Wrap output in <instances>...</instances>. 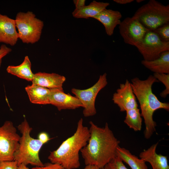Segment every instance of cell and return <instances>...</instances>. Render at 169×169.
<instances>
[{
    "instance_id": "4316f807",
    "label": "cell",
    "mask_w": 169,
    "mask_h": 169,
    "mask_svg": "<svg viewBox=\"0 0 169 169\" xmlns=\"http://www.w3.org/2000/svg\"><path fill=\"white\" fill-rule=\"evenodd\" d=\"M31 169H65L61 165L51 162H48L44 164L42 166H35Z\"/></svg>"
},
{
    "instance_id": "7402d4cb",
    "label": "cell",
    "mask_w": 169,
    "mask_h": 169,
    "mask_svg": "<svg viewBox=\"0 0 169 169\" xmlns=\"http://www.w3.org/2000/svg\"><path fill=\"white\" fill-rule=\"evenodd\" d=\"M126 112L124 123L134 131H140L142 128V119L140 109L138 107L136 108Z\"/></svg>"
},
{
    "instance_id": "5b68a950",
    "label": "cell",
    "mask_w": 169,
    "mask_h": 169,
    "mask_svg": "<svg viewBox=\"0 0 169 169\" xmlns=\"http://www.w3.org/2000/svg\"><path fill=\"white\" fill-rule=\"evenodd\" d=\"M133 17L146 28L153 31L169 23V5L150 0L139 8Z\"/></svg>"
},
{
    "instance_id": "e0dca14e",
    "label": "cell",
    "mask_w": 169,
    "mask_h": 169,
    "mask_svg": "<svg viewBox=\"0 0 169 169\" xmlns=\"http://www.w3.org/2000/svg\"><path fill=\"white\" fill-rule=\"evenodd\" d=\"M110 5L108 3L93 1L90 4L79 9H75L72 13L73 17L77 18H93Z\"/></svg>"
},
{
    "instance_id": "ba28073f",
    "label": "cell",
    "mask_w": 169,
    "mask_h": 169,
    "mask_svg": "<svg viewBox=\"0 0 169 169\" xmlns=\"http://www.w3.org/2000/svg\"><path fill=\"white\" fill-rule=\"evenodd\" d=\"M106 73L100 75L97 81L92 86L86 89L72 88L71 91L83 105V114L85 117L93 116L96 113L95 103L99 92L108 84Z\"/></svg>"
},
{
    "instance_id": "30bf717a",
    "label": "cell",
    "mask_w": 169,
    "mask_h": 169,
    "mask_svg": "<svg viewBox=\"0 0 169 169\" xmlns=\"http://www.w3.org/2000/svg\"><path fill=\"white\" fill-rule=\"evenodd\" d=\"M119 29L124 42L136 47L141 42L146 33L150 30L133 16L127 17L121 21Z\"/></svg>"
},
{
    "instance_id": "f546056e",
    "label": "cell",
    "mask_w": 169,
    "mask_h": 169,
    "mask_svg": "<svg viewBox=\"0 0 169 169\" xmlns=\"http://www.w3.org/2000/svg\"><path fill=\"white\" fill-rule=\"evenodd\" d=\"M73 2L75 6V9L80 8L85 6V0H74Z\"/></svg>"
},
{
    "instance_id": "52a82bcc",
    "label": "cell",
    "mask_w": 169,
    "mask_h": 169,
    "mask_svg": "<svg viewBox=\"0 0 169 169\" xmlns=\"http://www.w3.org/2000/svg\"><path fill=\"white\" fill-rule=\"evenodd\" d=\"M20 137L11 121H6L0 126V162L13 160Z\"/></svg>"
},
{
    "instance_id": "8992f818",
    "label": "cell",
    "mask_w": 169,
    "mask_h": 169,
    "mask_svg": "<svg viewBox=\"0 0 169 169\" xmlns=\"http://www.w3.org/2000/svg\"><path fill=\"white\" fill-rule=\"evenodd\" d=\"M14 19L18 39L23 43L33 44L39 40L44 23L32 12H19Z\"/></svg>"
},
{
    "instance_id": "484cf974",
    "label": "cell",
    "mask_w": 169,
    "mask_h": 169,
    "mask_svg": "<svg viewBox=\"0 0 169 169\" xmlns=\"http://www.w3.org/2000/svg\"><path fill=\"white\" fill-rule=\"evenodd\" d=\"M18 166L17 162L14 160L0 162V169H17Z\"/></svg>"
},
{
    "instance_id": "9c48e42d",
    "label": "cell",
    "mask_w": 169,
    "mask_h": 169,
    "mask_svg": "<svg viewBox=\"0 0 169 169\" xmlns=\"http://www.w3.org/2000/svg\"><path fill=\"white\" fill-rule=\"evenodd\" d=\"M136 47L143 60L150 61L158 58L163 52L169 51V42L163 41L156 33L149 30Z\"/></svg>"
},
{
    "instance_id": "5bb4252c",
    "label": "cell",
    "mask_w": 169,
    "mask_h": 169,
    "mask_svg": "<svg viewBox=\"0 0 169 169\" xmlns=\"http://www.w3.org/2000/svg\"><path fill=\"white\" fill-rule=\"evenodd\" d=\"M66 80L63 76L55 73L39 72L34 74L32 84L38 85L49 89H63V84Z\"/></svg>"
},
{
    "instance_id": "d6986e66",
    "label": "cell",
    "mask_w": 169,
    "mask_h": 169,
    "mask_svg": "<svg viewBox=\"0 0 169 169\" xmlns=\"http://www.w3.org/2000/svg\"><path fill=\"white\" fill-rule=\"evenodd\" d=\"M141 63L154 73L169 74V51L163 52L156 59L150 61L143 60Z\"/></svg>"
},
{
    "instance_id": "277c9868",
    "label": "cell",
    "mask_w": 169,
    "mask_h": 169,
    "mask_svg": "<svg viewBox=\"0 0 169 169\" xmlns=\"http://www.w3.org/2000/svg\"><path fill=\"white\" fill-rule=\"evenodd\" d=\"M22 136L20 137L18 147L14 155V160L18 165L30 164L35 166H42L44 164L41 161L39 152L44 144L39 140L30 136L32 128L25 118L18 126Z\"/></svg>"
},
{
    "instance_id": "ffe728a7",
    "label": "cell",
    "mask_w": 169,
    "mask_h": 169,
    "mask_svg": "<svg viewBox=\"0 0 169 169\" xmlns=\"http://www.w3.org/2000/svg\"><path fill=\"white\" fill-rule=\"evenodd\" d=\"M31 63L28 56L25 57L23 61L17 66L9 65L6 69L8 73L28 81H32L34 74L31 69Z\"/></svg>"
},
{
    "instance_id": "8fae6325",
    "label": "cell",
    "mask_w": 169,
    "mask_h": 169,
    "mask_svg": "<svg viewBox=\"0 0 169 169\" xmlns=\"http://www.w3.org/2000/svg\"><path fill=\"white\" fill-rule=\"evenodd\" d=\"M112 100L121 112L138 107L131 82L127 79L124 83L120 84L119 87L113 95Z\"/></svg>"
},
{
    "instance_id": "4fadbf2b",
    "label": "cell",
    "mask_w": 169,
    "mask_h": 169,
    "mask_svg": "<svg viewBox=\"0 0 169 169\" xmlns=\"http://www.w3.org/2000/svg\"><path fill=\"white\" fill-rule=\"evenodd\" d=\"M14 19L0 13V43L11 46L16 44L18 39Z\"/></svg>"
},
{
    "instance_id": "f1b7e54d",
    "label": "cell",
    "mask_w": 169,
    "mask_h": 169,
    "mask_svg": "<svg viewBox=\"0 0 169 169\" xmlns=\"http://www.w3.org/2000/svg\"><path fill=\"white\" fill-rule=\"evenodd\" d=\"M38 139L44 144L47 143L51 139L50 138L49 135L46 132L40 133L38 136Z\"/></svg>"
},
{
    "instance_id": "cb8c5ba5",
    "label": "cell",
    "mask_w": 169,
    "mask_h": 169,
    "mask_svg": "<svg viewBox=\"0 0 169 169\" xmlns=\"http://www.w3.org/2000/svg\"><path fill=\"white\" fill-rule=\"evenodd\" d=\"M103 169H128L123 161L117 155L103 168Z\"/></svg>"
},
{
    "instance_id": "7a4b0ae2",
    "label": "cell",
    "mask_w": 169,
    "mask_h": 169,
    "mask_svg": "<svg viewBox=\"0 0 169 169\" xmlns=\"http://www.w3.org/2000/svg\"><path fill=\"white\" fill-rule=\"evenodd\" d=\"M159 82L151 75L145 80L134 78L131 82L133 92L140 105L141 113L145 125L144 136L147 139L150 138L156 131V124L153 117L154 112L160 109L169 110V103L160 101L152 91L153 84Z\"/></svg>"
},
{
    "instance_id": "ac0fdd59",
    "label": "cell",
    "mask_w": 169,
    "mask_h": 169,
    "mask_svg": "<svg viewBox=\"0 0 169 169\" xmlns=\"http://www.w3.org/2000/svg\"><path fill=\"white\" fill-rule=\"evenodd\" d=\"M30 101L33 103L41 105L50 104L49 96L50 89L32 84L25 88Z\"/></svg>"
},
{
    "instance_id": "9a60e30c",
    "label": "cell",
    "mask_w": 169,
    "mask_h": 169,
    "mask_svg": "<svg viewBox=\"0 0 169 169\" xmlns=\"http://www.w3.org/2000/svg\"><path fill=\"white\" fill-rule=\"evenodd\" d=\"M158 144L157 142L141 151L139 154L140 158L149 163L152 169H169L167 156L156 153Z\"/></svg>"
},
{
    "instance_id": "2e32d148",
    "label": "cell",
    "mask_w": 169,
    "mask_h": 169,
    "mask_svg": "<svg viewBox=\"0 0 169 169\" xmlns=\"http://www.w3.org/2000/svg\"><path fill=\"white\" fill-rule=\"evenodd\" d=\"M122 15L120 12L110 9H105L93 18L101 23L108 36L112 35L115 28L121 21Z\"/></svg>"
},
{
    "instance_id": "44dd1931",
    "label": "cell",
    "mask_w": 169,
    "mask_h": 169,
    "mask_svg": "<svg viewBox=\"0 0 169 169\" xmlns=\"http://www.w3.org/2000/svg\"><path fill=\"white\" fill-rule=\"evenodd\" d=\"M116 155L127 164L131 169H148L146 162L132 154L128 149L120 147L117 148Z\"/></svg>"
},
{
    "instance_id": "3957f363",
    "label": "cell",
    "mask_w": 169,
    "mask_h": 169,
    "mask_svg": "<svg viewBox=\"0 0 169 169\" xmlns=\"http://www.w3.org/2000/svg\"><path fill=\"white\" fill-rule=\"evenodd\" d=\"M90 136L89 128L83 125L80 118L75 131L64 141L56 150L50 152L48 159L52 163L58 164L65 169H76L80 166L79 153L87 144Z\"/></svg>"
},
{
    "instance_id": "7c38bea8",
    "label": "cell",
    "mask_w": 169,
    "mask_h": 169,
    "mask_svg": "<svg viewBox=\"0 0 169 169\" xmlns=\"http://www.w3.org/2000/svg\"><path fill=\"white\" fill-rule=\"evenodd\" d=\"M50 90L49 104L56 107L59 111L83 107L82 104L77 98L65 93L63 89H54Z\"/></svg>"
},
{
    "instance_id": "83f0119b",
    "label": "cell",
    "mask_w": 169,
    "mask_h": 169,
    "mask_svg": "<svg viewBox=\"0 0 169 169\" xmlns=\"http://www.w3.org/2000/svg\"><path fill=\"white\" fill-rule=\"evenodd\" d=\"M12 49L5 44H3L0 47V68L3 59L12 51Z\"/></svg>"
},
{
    "instance_id": "d4e9b609",
    "label": "cell",
    "mask_w": 169,
    "mask_h": 169,
    "mask_svg": "<svg viewBox=\"0 0 169 169\" xmlns=\"http://www.w3.org/2000/svg\"><path fill=\"white\" fill-rule=\"evenodd\" d=\"M163 41L169 42V23L162 25L153 30Z\"/></svg>"
},
{
    "instance_id": "6da1fadb",
    "label": "cell",
    "mask_w": 169,
    "mask_h": 169,
    "mask_svg": "<svg viewBox=\"0 0 169 169\" xmlns=\"http://www.w3.org/2000/svg\"><path fill=\"white\" fill-rule=\"evenodd\" d=\"M90 136L86 145L81 150L86 165L96 166L103 169L105 166L116 156L120 141L106 123L100 127L92 121L89 122Z\"/></svg>"
},
{
    "instance_id": "d6a6232c",
    "label": "cell",
    "mask_w": 169,
    "mask_h": 169,
    "mask_svg": "<svg viewBox=\"0 0 169 169\" xmlns=\"http://www.w3.org/2000/svg\"><path fill=\"white\" fill-rule=\"evenodd\" d=\"M17 169H29V168L26 165L23 164H21L18 165Z\"/></svg>"
},
{
    "instance_id": "603a6c76",
    "label": "cell",
    "mask_w": 169,
    "mask_h": 169,
    "mask_svg": "<svg viewBox=\"0 0 169 169\" xmlns=\"http://www.w3.org/2000/svg\"><path fill=\"white\" fill-rule=\"evenodd\" d=\"M153 76L164 85L165 88L160 93V95L161 97L165 98L169 94V74L154 73Z\"/></svg>"
},
{
    "instance_id": "1f68e13d",
    "label": "cell",
    "mask_w": 169,
    "mask_h": 169,
    "mask_svg": "<svg viewBox=\"0 0 169 169\" xmlns=\"http://www.w3.org/2000/svg\"><path fill=\"white\" fill-rule=\"evenodd\" d=\"M83 169H102L98 166L93 165H85V166L84 168Z\"/></svg>"
},
{
    "instance_id": "4dcf8cb0",
    "label": "cell",
    "mask_w": 169,
    "mask_h": 169,
    "mask_svg": "<svg viewBox=\"0 0 169 169\" xmlns=\"http://www.w3.org/2000/svg\"><path fill=\"white\" fill-rule=\"evenodd\" d=\"M113 1L117 3L125 4L131 3L134 1L133 0H114Z\"/></svg>"
},
{
    "instance_id": "836d02e7",
    "label": "cell",
    "mask_w": 169,
    "mask_h": 169,
    "mask_svg": "<svg viewBox=\"0 0 169 169\" xmlns=\"http://www.w3.org/2000/svg\"><path fill=\"white\" fill-rule=\"evenodd\" d=\"M144 0H136V2L137 3H140L142 2H143V1H144Z\"/></svg>"
}]
</instances>
